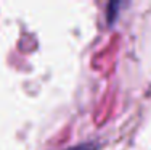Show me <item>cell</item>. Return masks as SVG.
Returning a JSON list of instances; mask_svg holds the SVG:
<instances>
[{
	"label": "cell",
	"mask_w": 151,
	"mask_h": 150,
	"mask_svg": "<svg viewBox=\"0 0 151 150\" xmlns=\"http://www.w3.org/2000/svg\"><path fill=\"white\" fill-rule=\"evenodd\" d=\"M69 150H95V147H92V145L88 144H84V145H77V147H73Z\"/></svg>",
	"instance_id": "6da1fadb"
}]
</instances>
